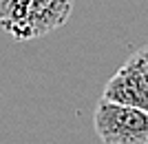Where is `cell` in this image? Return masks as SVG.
Instances as JSON below:
<instances>
[{
    "mask_svg": "<svg viewBox=\"0 0 148 144\" xmlns=\"http://www.w3.org/2000/svg\"><path fill=\"white\" fill-rule=\"evenodd\" d=\"M102 98L148 111V75L133 56L115 71V75H111Z\"/></svg>",
    "mask_w": 148,
    "mask_h": 144,
    "instance_id": "cell-3",
    "label": "cell"
},
{
    "mask_svg": "<svg viewBox=\"0 0 148 144\" xmlns=\"http://www.w3.org/2000/svg\"><path fill=\"white\" fill-rule=\"evenodd\" d=\"M22 2H25V0H0V18L9 16L13 9H18Z\"/></svg>",
    "mask_w": 148,
    "mask_h": 144,
    "instance_id": "cell-4",
    "label": "cell"
},
{
    "mask_svg": "<svg viewBox=\"0 0 148 144\" xmlns=\"http://www.w3.org/2000/svg\"><path fill=\"white\" fill-rule=\"evenodd\" d=\"M133 58L139 62V67H142V69L146 71V75H148V44H144L142 49H137L135 53H133Z\"/></svg>",
    "mask_w": 148,
    "mask_h": 144,
    "instance_id": "cell-5",
    "label": "cell"
},
{
    "mask_svg": "<svg viewBox=\"0 0 148 144\" xmlns=\"http://www.w3.org/2000/svg\"><path fill=\"white\" fill-rule=\"evenodd\" d=\"M71 11L73 0H25L9 16L0 18V27L18 42H27L60 29Z\"/></svg>",
    "mask_w": 148,
    "mask_h": 144,
    "instance_id": "cell-1",
    "label": "cell"
},
{
    "mask_svg": "<svg viewBox=\"0 0 148 144\" xmlns=\"http://www.w3.org/2000/svg\"><path fill=\"white\" fill-rule=\"evenodd\" d=\"M93 126L104 144H148V111L99 98Z\"/></svg>",
    "mask_w": 148,
    "mask_h": 144,
    "instance_id": "cell-2",
    "label": "cell"
}]
</instances>
